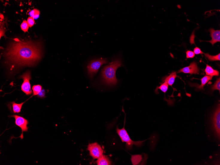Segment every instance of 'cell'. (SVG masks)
I'll use <instances>...</instances> for the list:
<instances>
[{
	"instance_id": "obj_11",
	"label": "cell",
	"mask_w": 220,
	"mask_h": 165,
	"mask_svg": "<svg viewBox=\"0 0 220 165\" xmlns=\"http://www.w3.org/2000/svg\"><path fill=\"white\" fill-rule=\"evenodd\" d=\"M208 31L210 32V36L212 38L211 41H207L213 46L215 43L220 41V30H215L213 28L209 29Z\"/></svg>"
},
{
	"instance_id": "obj_7",
	"label": "cell",
	"mask_w": 220,
	"mask_h": 165,
	"mask_svg": "<svg viewBox=\"0 0 220 165\" xmlns=\"http://www.w3.org/2000/svg\"><path fill=\"white\" fill-rule=\"evenodd\" d=\"M87 150L89 151L90 156L95 159H98L104 153V151L100 145L97 142L89 144Z\"/></svg>"
},
{
	"instance_id": "obj_1",
	"label": "cell",
	"mask_w": 220,
	"mask_h": 165,
	"mask_svg": "<svg viewBox=\"0 0 220 165\" xmlns=\"http://www.w3.org/2000/svg\"><path fill=\"white\" fill-rule=\"evenodd\" d=\"M4 52L5 57L11 70L16 67L34 66L41 59V46L32 41H23L14 39Z\"/></svg>"
},
{
	"instance_id": "obj_10",
	"label": "cell",
	"mask_w": 220,
	"mask_h": 165,
	"mask_svg": "<svg viewBox=\"0 0 220 165\" xmlns=\"http://www.w3.org/2000/svg\"><path fill=\"white\" fill-rule=\"evenodd\" d=\"M212 79V77L206 75L200 79L201 82V85H200L196 83L189 82V84L190 86L195 87L196 90L197 91L204 90V87L205 86L206 84L208 83L209 81L211 80Z\"/></svg>"
},
{
	"instance_id": "obj_9",
	"label": "cell",
	"mask_w": 220,
	"mask_h": 165,
	"mask_svg": "<svg viewBox=\"0 0 220 165\" xmlns=\"http://www.w3.org/2000/svg\"><path fill=\"white\" fill-rule=\"evenodd\" d=\"M183 73L185 74H189L190 75L193 74H197L199 73V69L197 63L193 61L190 63L189 65L183 68L180 70L178 73Z\"/></svg>"
},
{
	"instance_id": "obj_12",
	"label": "cell",
	"mask_w": 220,
	"mask_h": 165,
	"mask_svg": "<svg viewBox=\"0 0 220 165\" xmlns=\"http://www.w3.org/2000/svg\"><path fill=\"white\" fill-rule=\"evenodd\" d=\"M176 77V72H173L171 73L169 76H166L163 77L162 80V81L163 82H166L169 85L172 86L175 82Z\"/></svg>"
},
{
	"instance_id": "obj_16",
	"label": "cell",
	"mask_w": 220,
	"mask_h": 165,
	"mask_svg": "<svg viewBox=\"0 0 220 165\" xmlns=\"http://www.w3.org/2000/svg\"><path fill=\"white\" fill-rule=\"evenodd\" d=\"M168 87L169 85H167V83L166 82H164L163 83H162L160 86H157L156 87V88L155 90V92L156 94H158L159 93L158 90V89H160L161 90L162 92L165 94L167 92V90H168Z\"/></svg>"
},
{
	"instance_id": "obj_4",
	"label": "cell",
	"mask_w": 220,
	"mask_h": 165,
	"mask_svg": "<svg viewBox=\"0 0 220 165\" xmlns=\"http://www.w3.org/2000/svg\"><path fill=\"white\" fill-rule=\"evenodd\" d=\"M211 128L215 138L219 141L220 139V106L216 107L211 117Z\"/></svg>"
},
{
	"instance_id": "obj_25",
	"label": "cell",
	"mask_w": 220,
	"mask_h": 165,
	"mask_svg": "<svg viewBox=\"0 0 220 165\" xmlns=\"http://www.w3.org/2000/svg\"><path fill=\"white\" fill-rule=\"evenodd\" d=\"M193 52L195 53V54L196 55L204 54L199 48L197 47H195L194 49Z\"/></svg>"
},
{
	"instance_id": "obj_22",
	"label": "cell",
	"mask_w": 220,
	"mask_h": 165,
	"mask_svg": "<svg viewBox=\"0 0 220 165\" xmlns=\"http://www.w3.org/2000/svg\"><path fill=\"white\" fill-rule=\"evenodd\" d=\"M29 26L28 22L25 20H24L21 25L22 30L25 32H27L29 28Z\"/></svg>"
},
{
	"instance_id": "obj_23",
	"label": "cell",
	"mask_w": 220,
	"mask_h": 165,
	"mask_svg": "<svg viewBox=\"0 0 220 165\" xmlns=\"http://www.w3.org/2000/svg\"><path fill=\"white\" fill-rule=\"evenodd\" d=\"M186 59H192L195 56V54L192 51H186Z\"/></svg>"
},
{
	"instance_id": "obj_18",
	"label": "cell",
	"mask_w": 220,
	"mask_h": 165,
	"mask_svg": "<svg viewBox=\"0 0 220 165\" xmlns=\"http://www.w3.org/2000/svg\"><path fill=\"white\" fill-rule=\"evenodd\" d=\"M206 57L207 58L208 60L210 61L220 60V54L216 55V56H211L208 53L204 54Z\"/></svg>"
},
{
	"instance_id": "obj_15",
	"label": "cell",
	"mask_w": 220,
	"mask_h": 165,
	"mask_svg": "<svg viewBox=\"0 0 220 165\" xmlns=\"http://www.w3.org/2000/svg\"><path fill=\"white\" fill-rule=\"evenodd\" d=\"M26 102L20 103H16L15 102H12L13 112L14 113H19L21 111L22 106Z\"/></svg>"
},
{
	"instance_id": "obj_19",
	"label": "cell",
	"mask_w": 220,
	"mask_h": 165,
	"mask_svg": "<svg viewBox=\"0 0 220 165\" xmlns=\"http://www.w3.org/2000/svg\"><path fill=\"white\" fill-rule=\"evenodd\" d=\"M42 89V87L40 85H34L33 86L32 89L33 91V95L32 96L38 95L41 92Z\"/></svg>"
},
{
	"instance_id": "obj_5",
	"label": "cell",
	"mask_w": 220,
	"mask_h": 165,
	"mask_svg": "<svg viewBox=\"0 0 220 165\" xmlns=\"http://www.w3.org/2000/svg\"><path fill=\"white\" fill-rule=\"evenodd\" d=\"M116 131L122 141L123 142H126V148L127 149H132L133 145L137 146H140L142 145L143 142L145 141L144 140L134 141L131 140L124 127L121 129L117 128Z\"/></svg>"
},
{
	"instance_id": "obj_13",
	"label": "cell",
	"mask_w": 220,
	"mask_h": 165,
	"mask_svg": "<svg viewBox=\"0 0 220 165\" xmlns=\"http://www.w3.org/2000/svg\"><path fill=\"white\" fill-rule=\"evenodd\" d=\"M205 71L207 76L213 77L214 76H219V71L213 69L211 66L208 64L206 65Z\"/></svg>"
},
{
	"instance_id": "obj_24",
	"label": "cell",
	"mask_w": 220,
	"mask_h": 165,
	"mask_svg": "<svg viewBox=\"0 0 220 165\" xmlns=\"http://www.w3.org/2000/svg\"><path fill=\"white\" fill-rule=\"evenodd\" d=\"M27 22L29 27L31 28L34 24V19L32 17H29L28 19Z\"/></svg>"
},
{
	"instance_id": "obj_14",
	"label": "cell",
	"mask_w": 220,
	"mask_h": 165,
	"mask_svg": "<svg viewBox=\"0 0 220 165\" xmlns=\"http://www.w3.org/2000/svg\"><path fill=\"white\" fill-rule=\"evenodd\" d=\"M97 159L96 163L98 165H110L111 164L109 158L105 155H103Z\"/></svg>"
},
{
	"instance_id": "obj_17",
	"label": "cell",
	"mask_w": 220,
	"mask_h": 165,
	"mask_svg": "<svg viewBox=\"0 0 220 165\" xmlns=\"http://www.w3.org/2000/svg\"><path fill=\"white\" fill-rule=\"evenodd\" d=\"M142 157L141 155H132L131 157V160L132 161L133 165H137L139 164L142 161Z\"/></svg>"
},
{
	"instance_id": "obj_21",
	"label": "cell",
	"mask_w": 220,
	"mask_h": 165,
	"mask_svg": "<svg viewBox=\"0 0 220 165\" xmlns=\"http://www.w3.org/2000/svg\"><path fill=\"white\" fill-rule=\"evenodd\" d=\"M29 15L31 17L33 18L34 19H37L40 15V11L37 9H34L29 13Z\"/></svg>"
},
{
	"instance_id": "obj_8",
	"label": "cell",
	"mask_w": 220,
	"mask_h": 165,
	"mask_svg": "<svg viewBox=\"0 0 220 165\" xmlns=\"http://www.w3.org/2000/svg\"><path fill=\"white\" fill-rule=\"evenodd\" d=\"M9 116L15 118L16 125L20 127L22 130V133L19 137H20L21 139L23 138V132H27L28 131V127H27V125L28 124V120L21 116L16 115Z\"/></svg>"
},
{
	"instance_id": "obj_3",
	"label": "cell",
	"mask_w": 220,
	"mask_h": 165,
	"mask_svg": "<svg viewBox=\"0 0 220 165\" xmlns=\"http://www.w3.org/2000/svg\"><path fill=\"white\" fill-rule=\"evenodd\" d=\"M108 59L105 58H98L92 60L87 66L88 75L91 80H93L101 66L108 63Z\"/></svg>"
},
{
	"instance_id": "obj_20",
	"label": "cell",
	"mask_w": 220,
	"mask_h": 165,
	"mask_svg": "<svg viewBox=\"0 0 220 165\" xmlns=\"http://www.w3.org/2000/svg\"><path fill=\"white\" fill-rule=\"evenodd\" d=\"M211 91L213 92L214 90H218L219 93L220 92V78L219 77L216 80L215 83L212 85L211 88Z\"/></svg>"
},
{
	"instance_id": "obj_2",
	"label": "cell",
	"mask_w": 220,
	"mask_h": 165,
	"mask_svg": "<svg viewBox=\"0 0 220 165\" xmlns=\"http://www.w3.org/2000/svg\"><path fill=\"white\" fill-rule=\"evenodd\" d=\"M123 66L120 56L113 58L111 62L108 65L104 67L101 69V83L109 86L116 85L118 82L116 77V71L118 68Z\"/></svg>"
},
{
	"instance_id": "obj_6",
	"label": "cell",
	"mask_w": 220,
	"mask_h": 165,
	"mask_svg": "<svg viewBox=\"0 0 220 165\" xmlns=\"http://www.w3.org/2000/svg\"><path fill=\"white\" fill-rule=\"evenodd\" d=\"M20 78L23 80L21 86V89L27 95H31L32 93L31 85L29 81L31 80V72L28 71L22 75L20 76Z\"/></svg>"
}]
</instances>
